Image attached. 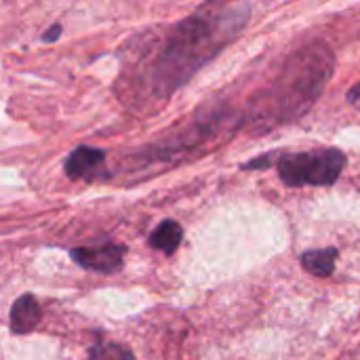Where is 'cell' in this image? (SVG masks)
Listing matches in <instances>:
<instances>
[{"instance_id": "obj_1", "label": "cell", "mask_w": 360, "mask_h": 360, "mask_svg": "<svg viewBox=\"0 0 360 360\" xmlns=\"http://www.w3.org/2000/svg\"><path fill=\"white\" fill-rule=\"evenodd\" d=\"M249 4H205L171 27L165 44L146 70L154 99H167L217 57L247 25Z\"/></svg>"}, {"instance_id": "obj_2", "label": "cell", "mask_w": 360, "mask_h": 360, "mask_svg": "<svg viewBox=\"0 0 360 360\" xmlns=\"http://www.w3.org/2000/svg\"><path fill=\"white\" fill-rule=\"evenodd\" d=\"M331 74L333 53L327 44L314 42L295 51L270 91V116L276 122H289L304 116L325 91Z\"/></svg>"}, {"instance_id": "obj_3", "label": "cell", "mask_w": 360, "mask_h": 360, "mask_svg": "<svg viewBox=\"0 0 360 360\" xmlns=\"http://www.w3.org/2000/svg\"><path fill=\"white\" fill-rule=\"evenodd\" d=\"M346 154L338 148H323L310 152H287L276 158L278 177L289 188L302 186H333L344 167Z\"/></svg>"}, {"instance_id": "obj_4", "label": "cell", "mask_w": 360, "mask_h": 360, "mask_svg": "<svg viewBox=\"0 0 360 360\" xmlns=\"http://www.w3.org/2000/svg\"><path fill=\"white\" fill-rule=\"evenodd\" d=\"M124 253H127V247L114 245V243H103L97 247L72 249L70 257L76 266H80L89 272L116 274V272H120V268L124 264Z\"/></svg>"}, {"instance_id": "obj_5", "label": "cell", "mask_w": 360, "mask_h": 360, "mask_svg": "<svg viewBox=\"0 0 360 360\" xmlns=\"http://www.w3.org/2000/svg\"><path fill=\"white\" fill-rule=\"evenodd\" d=\"M103 169H105V152L89 146H78L76 150H72L63 165V171L70 179L89 181V184L105 177Z\"/></svg>"}, {"instance_id": "obj_6", "label": "cell", "mask_w": 360, "mask_h": 360, "mask_svg": "<svg viewBox=\"0 0 360 360\" xmlns=\"http://www.w3.org/2000/svg\"><path fill=\"white\" fill-rule=\"evenodd\" d=\"M40 316H42V310H40V304L34 295L25 293L21 297H17L11 306V314H8V321H11V331L15 335H27L32 333L38 323H40Z\"/></svg>"}, {"instance_id": "obj_7", "label": "cell", "mask_w": 360, "mask_h": 360, "mask_svg": "<svg viewBox=\"0 0 360 360\" xmlns=\"http://www.w3.org/2000/svg\"><path fill=\"white\" fill-rule=\"evenodd\" d=\"M181 240H184V228H181V224L175 221V219H165V221H160V224L154 228V232L150 234V247L156 249V251H162V253H167V255L175 253L177 247L181 245Z\"/></svg>"}, {"instance_id": "obj_8", "label": "cell", "mask_w": 360, "mask_h": 360, "mask_svg": "<svg viewBox=\"0 0 360 360\" xmlns=\"http://www.w3.org/2000/svg\"><path fill=\"white\" fill-rule=\"evenodd\" d=\"M338 255H340V251L335 247H329V249H312V251H306L302 255V266L306 268V272H310L314 276H321V278H327L335 270Z\"/></svg>"}, {"instance_id": "obj_9", "label": "cell", "mask_w": 360, "mask_h": 360, "mask_svg": "<svg viewBox=\"0 0 360 360\" xmlns=\"http://www.w3.org/2000/svg\"><path fill=\"white\" fill-rule=\"evenodd\" d=\"M86 360H135L133 352L116 342H97L91 350Z\"/></svg>"}, {"instance_id": "obj_10", "label": "cell", "mask_w": 360, "mask_h": 360, "mask_svg": "<svg viewBox=\"0 0 360 360\" xmlns=\"http://www.w3.org/2000/svg\"><path fill=\"white\" fill-rule=\"evenodd\" d=\"M61 23H55L53 27H49L44 34H42V42H55V40H59V34H61Z\"/></svg>"}, {"instance_id": "obj_11", "label": "cell", "mask_w": 360, "mask_h": 360, "mask_svg": "<svg viewBox=\"0 0 360 360\" xmlns=\"http://www.w3.org/2000/svg\"><path fill=\"white\" fill-rule=\"evenodd\" d=\"M348 101H350V105H354L356 110H360V82L359 84H354L350 91H348Z\"/></svg>"}]
</instances>
